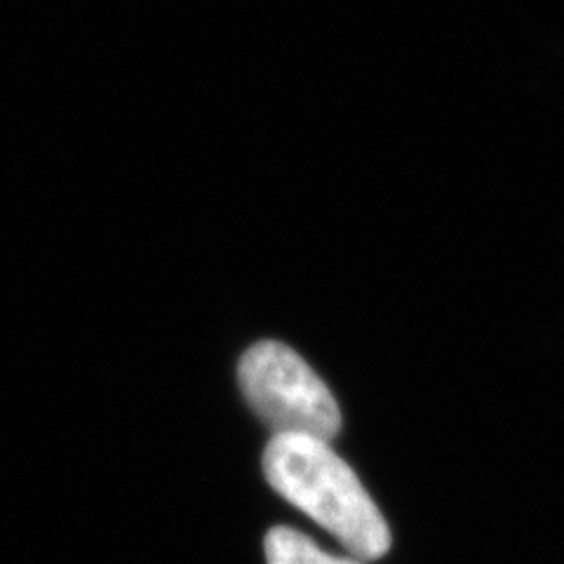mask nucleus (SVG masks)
I'll return each mask as SVG.
<instances>
[{
    "instance_id": "f257e3e1",
    "label": "nucleus",
    "mask_w": 564,
    "mask_h": 564,
    "mask_svg": "<svg viewBox=\"0 0 564 564\" xmlns=\"http://www.w3.org/2000/svg\"><path fill=\"white\" fill-rule=\"evenodd\" d=\"M271 487L304 510L356 560H379L391 551V529L344 458L325 440L273 435L263 449Z\"/></svg>"
},
{
    "instance_id": "7ed1b4c3",
    "label": "nucleus",
    "mask_w": 564,
    "mask_h": 564,
    "mask_svg": "<svg viewBox=\"0 0 564 564\" xmlns=\"http://www.w3.org/2000/svg\"><path fill=\"white\" fill-rule=\"evenodd\" d=\"M267 560L269 564H362L360 560L334 557L290 527H273L267 534Z\"/></svg>"
},
{
    "instance_id": "f03ea898",
    "label": "nucleus",
    "mask_w": 564,
    "mask_h": 564,
    "mask_svg": "<svg viewBox=\"0 0 564 564\" xmlns=\"http://www.w3.org/2000/svg\"><path fill=\"white\" fill-rule=\"evenodd\" d=\"M238 383L247 404L275 435H311L332 443L341 431L332 391L285 344H254L238 362Z\"/></svg>"
}]
</instances>
